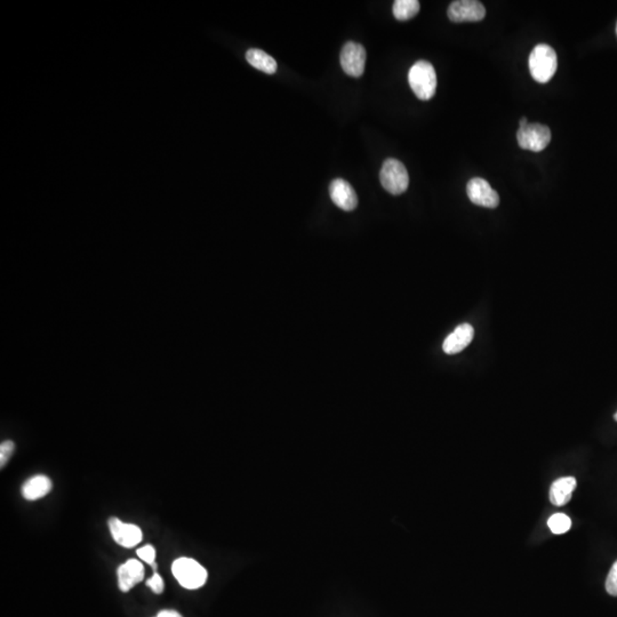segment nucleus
Wrapping results in <instances>:
<instances>
[{
  "instance_id": "f257e3e1",
  "label": "nucleus",
  "mask_w": 617,
  "mask_h": 617,
  "mask_svg": "<svg viewBox=\"0 0 617 617\" xmlns=\"http://www.w3.org/2000/svg\"><path fill=\"white\" fill-rule=\"evenodd\" d=\"M569 272L584 291L599 294L613 283L614 263L603 242L584 237L576 242L569 257Z\"/></svg>"
},
{
  "instance_id": "f03ea898",
  "label": "nucleus",
  "mask_w": 617,
  "mask_h": 617,
  "mask_svg": "<svg viewBox=\"0 0 617 617\" xmlns=\"http://www.w3.org/2000/svg\"><path fill=\"white\" fill-rule=\"evenodd\" d=\"M549 94V75L540 65L524 62L513 72L512 100L516 109L525 115L537 118L546 112Z\"/></svg>"
},
{
  "instance_id": "7ed1b4c3",
  "label": "nucleus",
  "mask_w": 617,
  "mask_h": 617,
  "mask_svg": "<svg viewBox=\"0 0 617 617\" xmlns=\"http://www.w3.org/2000/svg\"><path fill=\"white\" fill-rule=\"evenodd\" d=\"M494 292L497 302L518 317H527L534 314L537 307V295L525 275L516 272L513 267H503L494 279Z\"/></svg>"
},
{
  "instance_id": "20e7f679",
  "label": "nucleus",
  "mask_w": 617,
  "mask_h": 617,
  "mask_svg": "<svg viewBox=\"0 0 617 617\" xmlns=\"http://www.w3.org/2000/svg\"><path fill=\"white\" fill-rule=\"evenodd\" d=\"M370 90L377 100L386 103V105L395 107L402 112H411L415 102H417L414 90L408 84L399 81L396 75L386 74V72H377V74L371 75Z\"/></svg>"
},
{
  "instance_id": "39448f33",
  "label": "nucleus",
  "mask_w": 617,
  "mask_h": 617,
  "mask_svg": "<svg viewBox=\"0 0 617 617\" xmlns=\"http://www.w3.org/2000/svg\"><path fill=\"white\" fill-rule=\"evenodd\" d=\"M591 27L597 31H613L617 28V0H594L590 4Z\"/></svg>"
},
{
  "instance_id": "423d86ee",
  "label": "nucleus",
  "mask_w": 617,
  "mask_h": 617,
  "mask_svg": "<svg viewBox=\"0 0 617 617\" xmlns=\"http://www.w3.org/2000/svg\"><path fill=\"white\" fill-rule=\"evenodd\" d=\"M613 124H614V129H616V132H617V102L614 103V109H613Z\"/></svg>"
}]
</instances>
